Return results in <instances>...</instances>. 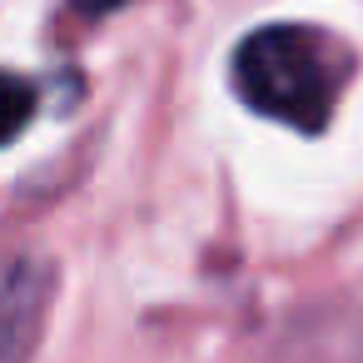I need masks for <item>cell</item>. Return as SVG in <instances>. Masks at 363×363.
Instances as JSON below:
<instances>
[{"mask_svg": "<svg viewBox=\"0 0 363 363\" xmlns=\"http://www.w3.org/2000/svg\"><path fill=\"white\" fill-rule=\"evenodd\" d=\"M55 298V264L26 249L0 254V363H30Z\"/></svg>", "mask_w": 363, "mask_h": 363, "instance_id": "obj_2", "label": "cell"}, {"mask_svg": "<svg viewBox=\"0 0 363 363\" xmlns=\"http://www.w3.org/2000/svg\"><path fill=\"white\" fill-rule=\"evenodd\" d=\"M30 115H35V85L16 70H0V145L21 140Z\"/></svg>", "mask_w": 363, "mask_h": 363, "instance_id": "obj_3", "label": "cell"}, {"mask_svg": "<svg viewBox=\"0 0 363 363\" xmlns=\"http://www.w3.org/2000/svg\"><path fill=\"white\" fill-rule=\"evenodd\" d=\"M353 75V55L313 26H264L234 50V90L249 110L318 135Z\"/></svg>", "mask_w": 363, "mask_h": 363, "instance_id": "obj_1", "label": "cell"}, {"mask_svg": "<svg viewBox=\"0 0 363 363\" xmlns=\"http://www.w3.org/2000/svg\"><path fill=\"white\" fill-rule=\"evenodd\" d=\"M75 6H80V11H90V16H100V11H110V6H115V0H75Z\"/></svg>", "mask_w": 363, "mask_h": 363, "instance_id": "obj_4", "label": "cell"}]
</instances>
